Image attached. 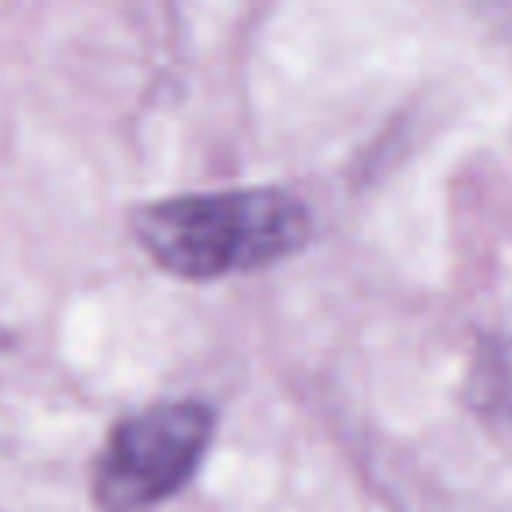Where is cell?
Segmentation results:
<instances>
[{
  "instance_id": "1",
  "label": "cell",
  "mask_w": 512,
  "mask_h": 512,
  "mask_svg": "<svg viewBox=\"0 0 512 512\" xmlns=\"http://www.w3.org/2000/svg\"><path fill=\"white\" fill-rule=\"evenodd\" d=\"M130 232L158 271L211 285L285 264L313 242L316 225L306 200L285 186H235L141 204Z\"/></svg>"
},
{
  "instance_id": "2",
  "label": "cell",
  "mask_w": 512,
  "mask_h": 512,
  "mask_svg": "<svg viewBox=\"0 0 512 512\" xmlns=\"http://www.w3.org/2000/svg\"><path fill=\"white\" fill-rule=\"evenodd\" d=\"M218 411L183 397L141 407L109 428L95 453L88 491L99 512H151L172 502L204 467Z\"/></svg>"
}]
</instances>
